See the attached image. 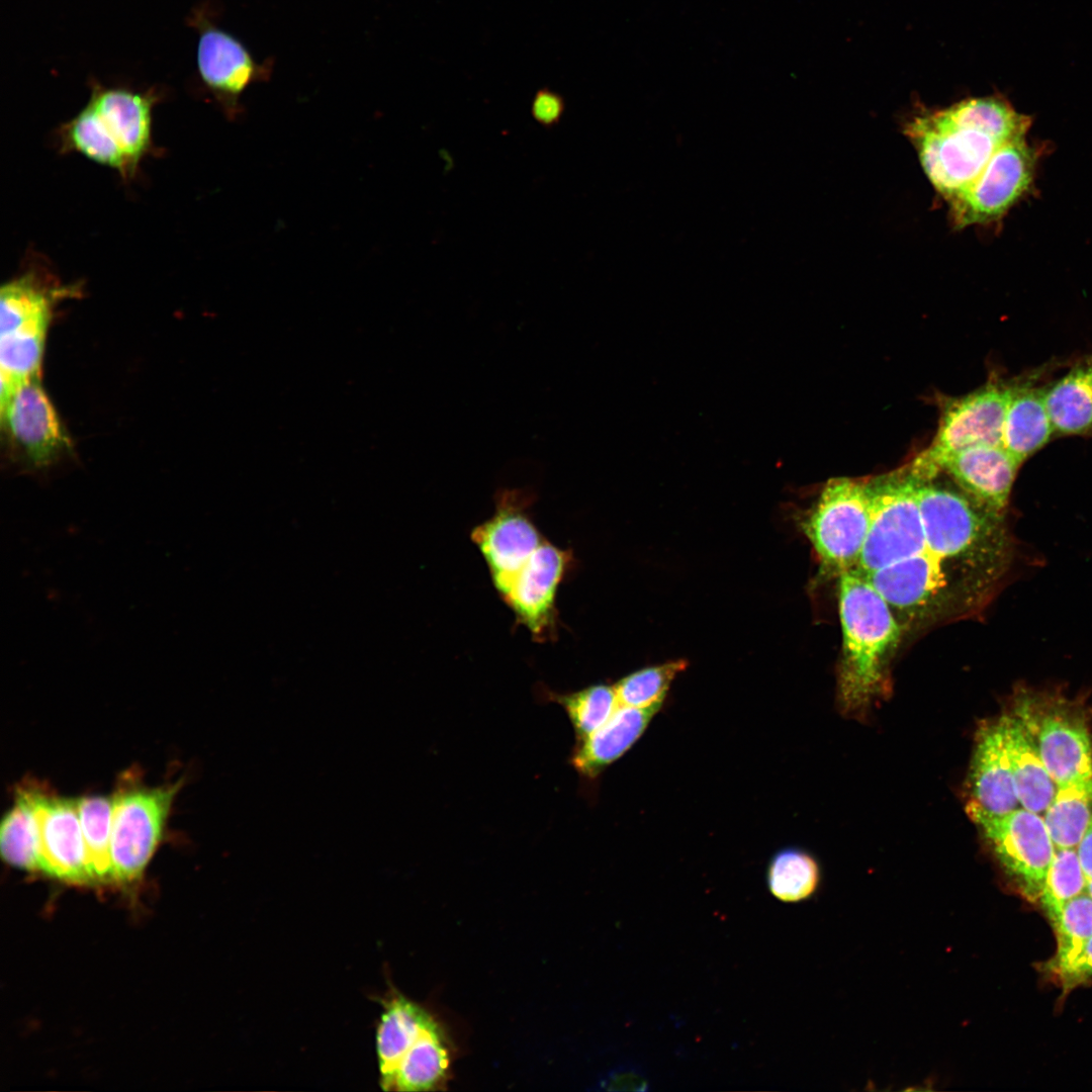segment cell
I'll return each instance as SVG.
<instances>
[{
  "instance_id": "6da1fadb",
  "label": "cell",
  "mask_w": 1092,
  "mask_h": 1092,
  "mask_svg": "<svg viewBox=\"0 0 1092 1092\" xmlns=\"http://www.w3.org/2000/svg\"><path fill=\"white\" fill-rule=\"evenodd\" d=\"M1030 124L1028 115L994 94L921 108L903 130L929 182L947 203L975 182L1002 145L1026 136Z\"/></svg>"
},
{
  "instance_id": "7a4b0ae2",
  "label": "cell",
  "mask_w": 1092,
  "mask_h": 1092,
  "mask_svg": "<svg viewBox=\"0 0 1092 1092\" xmlns=\"http://www.w3.org/2000/svg\"><path fill=\"white\" fill-rule=\"evenodd\" d=\"M918 498L926 550L1000 589L1015 559L1006 513L967 493L920 481Z\"/></svg>"
},
{
  "instance_id": "3957f363",
  "label": "cell",
  "mask_w": 1092,
  "mask_h": 1092,
  "mask_svg": "<svg viewBox=\"0 0 1092 1092\" xmlns=\"http://www.w3.org/2000/svg\"><path fill=\"white\" fill-rule=\"evenodd\" d=\"M842 630L839 694L847 709L869 703L883 688L903 628L885 598L857 570L838 576Z\"/></svg>"
},
{
  "instance_id": "277c9868",
  "label": "cell",
  "mask_w": 1092,
  "mask_h": 1092,
  "mask_svg": "<svg viewBox=\"0 0 1092 1092\" xmlns=\"http://www.w3.org/2000/svg\"><path fill=\"white\" fill-rule=\"evenodd\" d=\"M903 628L978 614L998 592L926 549L866 576Z\"/></svg>"
},
{
  "instance_id": "5b68a950",
  "label": "cell",
  "mask_w": 1092,
  "mask_h": 1092,
  "mask_svg": "<svg viewBox=\"0 0 1092 1092\" xmlns=\"http://www.w3.org/2000/svg\"><path fill=\"white\" fill-rule=\"evenodd\" d=\"M153 91L94 83L88 103L60 129L62 149L130 178L152 148Z\"/></svg>"
},
{
  "instance_id": "8992f818",
  "label": "cell",
  "mask_w": 1092,
  "mask_h": 1092,
  "mask_svg": "<svg viewBox=\"0 0 1092 1092\" xmlns=\"http://www.w3.org/2000/svg\"><path fill=\"white\" fill-rule=\"evenodd\" d=\"M376 1029L380 1085L386 1091H428L445 1078L449 1055L442 1028L422 1006L392 992L382 1000Z\"/></svg>"
},
{
  "instance_id": "52a82bcc",
  "label": "cell",
  "mask_w": 1092,
  "mask_h": 1092,
  "mask_svg": "<svg viewBox=\"0 0 1092 1092\" xmlns=\"http://www.w3.org/2000/svg\"><path fill=\"white\" fill-rule=\"evenodd\" d=\"M1056 785L1092 778V742L1081 711L1059 695L1020 691L1013 713Z\"/></svg>"
},
{
  "instance_id": "ba28073f",
  "label": "cell",
  "mask_w": 1092,
  "mask_h": 1092,
  "mask_svg": "<svg viewBox=\"0 0 1092 1092\" xmlns=\"http://www.w3.org/2000/svg\"><path fill=\"white\" fill-rule=\"evenodd\" d=\"M870 521L867 481L837 477L825 484L800 523L818 556L822 575L839 576L856 569Z\"/></svg>"
},
{
  "instance_id": "9c48e42d",
  "label": "cell",
  "mask_w": 1092,
  "mask_h": 1092,
  "mask_svg": "<svg viewBox=\"0 0 1092 1092\" xmlns=\"http://www.w3.org/2000/svg\"><path fill=\"white\" fill-rule=\"evenodd\" d=\"M919 483L909 469L867 481L871 521L854 570L867 576L926 549Z\"/></svg>"
},
{
  "instance_id": "30bf717a",
  "label": "cell",
  "mask_w": 1092,
  "mask_h": 1092,
  "mask_svg": "<svg viewBox=\"0 0 1092 1092\" xmlns=\"http://www.w3.org/2000/svg\"><path fill=\"white\" fill-rule=\"evenodd\" d=\"M1010 386L991 381L979 389L944 402L935 438L909 469L919 481L940 472L948 456L980 445L1002 446Z\"/></svg>"
},
{
  "instance_id": "8fae6325",
  "label": "cell",
  "mask_w": 1092,
  "mask_h": 1092,
  "mask_svg": "<svg viewBox=\"0 0 1092 1092\" xmlns=\"http://www.w3.org/2000/svg\"><path fill=\"white\" fill-rule=\"evenodd\" d=\"M181 781L156 788L130 786L113 797V882L128 883L144 872L157 848Z\"/></svg>"
},
{
  "instance_id": "7c38bea8",
  "label": "cell",
  "mask_w": 1092,
  "mask_h": 1092,
  "mask_svg": "<svg viewBox=\"0 0 1092 1092\" xmlns=\"http://www.w3.org/2000/svg\"><path fill=\"white\" fill-rule=\"evenodd\" d=\"M1038 153L1025 136L1002 145L975 182L947 202L956 230L1001 219L1033 185Z\"/></svg>"
},
{
  "instance_id": "4fadbf2b",
  "label": "cell",
  "mask_w": 1092,
  "mask_h": 1092,
  "mask_svg": "<svg viewBox=\"0 0 1092 1092\" xmlns=\"http://www.w3.org/2000/svg\"><path fill=\"white\" fill-rule=\"evenodd\" d=\"M968 813L1019 892L1038 903L1056 849L1043 817L1022 807L1002 816Z\"/></svg>"
},
{
  "instance_id": "5bb4252c",
  "label": "cell",
  "mask_w": 1092,
  "mask_h": 1092,
  "mask_svg": "<svg viewBox=\"0 0 1092 1092\" xmlns=\"http://www.w3.org/2000/svg\"><path fill=\"white\" fill-rule=\"evenodd\" d=\"M495 502V513L472 531L471 539L482 553L496 589L504 596L543 540L527 514L532 493L524 489H502Z\"/></svg>"
},
{
  "instance_id": "9a60e30c",
  "label": "cell",
  "mask_w": 1092,
  "mask_h": 1092,
  "mask_svg": "<svg viewBox=\"0 0 1092 1092\" xmlns=\"http://www.w3.org/2000/svg\"><path fill=\"white\" fill-rule=\"evenodd\" d=\"M40 843L41 872L59 880L92 884L76 801L24 787Z\"/></svg>"
},
{
  "instance_id": "2e32d148",
  "label": "cell",
  "mask_w": 1092,
  "mask_h": 1092,
  "mask_svg": "<svg viewBox=\"0 0 1092 1092\" xmlns=\"http://www.w3.org/2000/svg\"><path fill=\"white\" fill-rule=\"evenodd\" d=\"M0 411L10 441L34 469L48 467L70 447L39 377L22 383Z\"/></svg>"
},
{
  "instance_id": "e0dca14e",
  "label": "cell",
  "mask_w": 1092,
  "mask_h": 1092,
  "mask_svg": "<svg viewBox=\"0 0 1092 1092\" xmlns=\"http://www.w3.org/2000/svg\"><path fill=\"white\" fill-rule=\"evenodd\" d=\"M199 31L197 68L203 84L229 113H235L239 99L253 83L267 78L270 64H259L245 46L215 26L202 14L193 17Z\"/></svg>"
},
{
  "instance_id": "ac0fdd59",
  "label": "cell",
  "mask_w": 1092,
  "mask_h": 1092,
  "mask_svg": "<svg viewBox=\"0 0 1092 1092\" xmlns=\"http://www.w3.org/2000/svg\"><path fill=\"white\" fill-rule=\"evenodd\" d=\"M570 558L568 551L543 541L503 596L535 639L543 640L553 632L555 596Z\"/></svg>"
},
{
  "instance_id": "d6986e66",
  "label": "cell",
  "mask_w": 1092,
  "mask_h": 1092,
  "mask_svg": "<svg viewBox=\"0 0 1092 1092\" xmlns=\"http://www.w3.org/2000/svg\"><path fill=\"white\" fill-rule=\"evenodd\" d=\"M967 811L1002 816L1020 808L1000 718L980 727L972 763Z\"/></svg>"
},
{
  "instance_id": "ffe728a7",
  "label": "cell",
  "mask_w": 1092,
  "mask_h": 1092,
  "mask_svg": "<svg viewBox=\"0 0 1092 1092\" xmlns=\"http://www.w3.org/2000/svg\"><path fill=\"white\" fill-rule=\"evenodd\" d=\"M1020 465L1003 446L980 445L948 456L940 471L948 473L965 493L980 504L1006 513Z\"/></svg>"
},
{
  "instance_id": "44dd1931",
  "label": "cell",
  "mask_w": 1092,
  "mask_h": 1092,
  "mask_svg": "<svg viewBox=\"0 0 1092 1092\" xmlns=\"http://www.w3.org/2000/svg\"><path fill=\"white\" fill-rule=\"evenodd\" d=\"M659 709L619 705L603 726L578 740L570 758L573 767L584 778H597L631 748Z\"/></svg>"
},
{
  "instance_id": "7402d4cb",
  "label": "cell",
  "mask_w": 1092,
  "mask_h": 1092,
  "mask_svg": "<svg viewBox=\"0 0 1092 1092\" xmlns=\"http://www.w3.org/2000/svg\"><path fill=\"white\" fill-rule=\"evenodd\" d=\"M77 291L75 286L62 285L40 268L26 270L0 289V335L31 323L50 322L55 304Z\"/></svg>"
},
{
  "instance_id": "603a6c76",
  "label": "cell",
  "mask_w": 1092,
  "mask_h": 1092,
  "mask_svg": "<svg viewBox=\"0 0 1092 1092\" xmlns=\"http://www.w3.org/2000/svg\"><path fill=\"white\" fill-rule=\"evenodd\" d=\"M1044 394V387L1027 382L1010 386L1002 446L1020 464L1041 449L1055 433Z\"/></svg>"
},
{
  "instance_id": "cb8c5ba5",
  "label": "cell",
  "mask_w": 1092,
  "mask_h": 1092,
  "mask_svg": "<svg viewBox=\"0 0 1092 1092\" xmlns=\"http://www.w3.org/2000/svg\"><path fill=\"white\" fill-rule=\"evenodd\" d=\"M1000 720L1019 804L1042 816L1058 786L1019 720L1013 714L1003 715Z\"/></svg>"
},
{
  "instance_id": "d4e9b609",
  "label": "cell",
  "mask_w": 1092,
  "mask_h": 1092,
  "mask_svg": "<svg viewBox=\"0 0 1092 1092\" xmlns=\"http://www.w3.org/2000/svg\"><path fill=\"white\" fill-rule=\"evenodd\" d=\"M1044 397L1055 433L1092 436V356L1045 388Z\"/></svg>"
},
{
  "instance_id": "484cf974",
  "label": "cell",
  "mask_w": 1092,
  "mask_h": 1092,
  "mask_svg": "<svg viewBox=\"0 0 1092 1092\" xmlns=\"http://www.w3.org/2000/svg\"><path fill=\"white\" fill-rule=\"evenodd\" d=\"M1042 817L1056 847H1077L1092 820V778L1059 786Z\"/></svg>"
},
{
  "instance_id": "4316f807",
  "label": "cell",
  "mask_w": 1092,
  "mask_h": 1092,
  "mask_svg": "<svg viewBox=\"0 0 1092 1092\" xmlns=\"http://www.w3.org/2000/svg\"><path fill=\"white\" fill-rule=\"evenodd\" d=\"M76 801L92 884L113 882L111 821L113 799L87 796Z\"/></svg>"
},
{
  "instance_id": "83f0119b",
  "label": "cell",
  "mask_w": 1092,
  "mask_h": 1092,
  "mask_svg": "<svg viewBox=\"0 0 1092 1092\" xmlns=\"http://www.w3.org/2000/svg\"><path fill=\"white\" fill-rule=\"evenodd\" d=\"M0 850L3 859L10 866L41 872L37 823L22 789L17 792L14 806L2 820Z\"/></svg>"
},
{
  "instance_id": "f1b7e54d",
  "label": "cell",
  "mask_w": 1092,
  "mask_h": 1092,
  "mask_svg": "<svg viewBox=\"0 0 1092 1092\" xmlns=\"http://www.w3.org/2000/svg\"><path fill=\"white\" fill-rule=\"evenodd\" d=\"M819 880L816 860L800 849H783L768 863L767 888L776 899L785 903H798L812 897Z\"/></svg>"
},
{
  "instance_id": "f546056e",
  "label": "cell",
  "mask_w": 1092,
  "mask_h": 1092,
  "mask_svg": "<svg viewBox=\"0 0 1092 1092\" xmlns=\"http://www.w3.org/2000/svg\"><path fill=\"white\" fill-rule=\"evenodd\" d=\"M1087 884L1077 847H1056L1038 901L1052 925L1069 901L1087 892Z\"/></svg>"
},
{
  "instance_id": "4dcf8cb0",
  "label": "cell",
  "mask_w": 1092,
  "mask_h": 1092,
  "mask_svg": "<svg viewBox=\"0 0 1092 1092\" xmlns=\"http://www.w3.org/2000/svg\"><path fill=\"white\" fill-rule=\"evenodd\" d=\"M1053 927L1057 947L1044 964L1051 976L1069 964L1092 937V897L1086 892L1069 901Z\"/></svg>"
},
{
  "instance_id": "1f68e13d",
  "label": "cell",
  "mask_w": 1092,
  "mask_h": 1092,
  "mask_svg": "<svg viewBox=\"0 0 1092 1092\" xmlns=\"http://www.w3.org/2000/svg\"><path fill=\"white\" fill-rule=\"evenodd\" d=\"M546 696L564 708L578 740L603 726L619 707L615 689L606 685L564 695L548 691Z\"/></svg>"
},
{
  "instance_id": "d6a6232c",
  "label": "cell",
  "mask_w": 1092,
  "mask_h": 1092,
  "mask_svg": "<svg viewBox=\"0 0 1092 1092\" xmlns=\"http://www.w3.org/2000/svg\"><path fill=\"white\" fill-rule=\"evenodd\" d=\"M687 666L678 659L635 671L620 679L614 687L620 706L634 708L661 707L675 675Z\"/></svg>"
},
{
  "instance_id": "836d02e7",
  "label": "cell",
  "mask_w": 1092,
  "mask_h": 1092,
  "mask_svg": "<svg viewBox=\"0 0 1092 1092\" xmlns=\"http://www.w3.org/2000/svg\"><path fill=\"white\" fill-rule=\"evenodd\" d=\"M1051 977L1061 987L1062 995L1092 981V937L1069 964Z\"/></svg>"
},
{
  "instance_id": "e575fe53",
  "label": "cell",
  "mask_w": 1092,
  "mask_h": 1092,
  "mask_svg": "<svg viewBox=\"0 0 1092 1092\" xmlns=\"http://www.w3.org/2000/svg\"><path fill=\"white\" fill-rule=\"evenodd\" d=\"M564 100L556 92L543 88L534 96L531 112L534 119L543 126H553L559 122L564 112Z\"/></svg>"
},
{
  "instance_id": "d590c367",
  "label": "cell",
  "mask_w": 1092,
  "mask_h": 1092,
  "mask_svg": "<svg viewBox=\"0 0 1092 1092\" xmlns=\"http://www.w3.org/2000/svg\"><path fill=\"white\" fill-rule=\"evenodd\" d=\"M604 1085L610 1090H649L650 1083L646 1074L637 1067L624 1066L613 1071L604 1081Z\"/></svg>"
},
{
  "instance_id": "8d00e7d4",
  "label": "cell",
  "mask_w": 1092,
  "mask_h": 1092,
  "mask_svg": "<svg viewBox=\"0 0 1092 1092\" xmlns=\"http://www.w3.org/2000/svg\"><path fill=\"white\" fill-rule=\"evenodd\" d=\"M1077 851L1087 879H1092V820L1077 846Z\"/></svg>"
},
{
  "instance_id": "74e56055",
  "label": "cell",
  "mask_w": 1092,
  "mask_h": 1092,
  "mask_svg": "<svg viewBox=\"0 0 1092 1092\" xmlns=\"http://www.w3.org/2000/svg\"><path fill=\"white\" fill-rule=\"evenodd\" d=\"M1087 893L1092 897V879L1088 880Z\"/></svg>"
}]
</instances>
